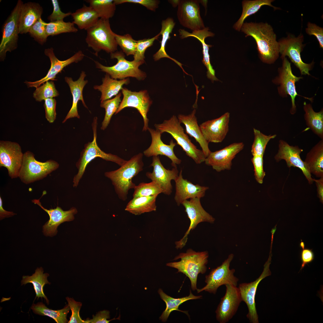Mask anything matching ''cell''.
Wrapping results in <instances>:
<instances>
[{"label": "cell", "mask_w": 323, "mask_h": 323, "mask_svg": "<svg viewBox=\"0 0 323 323\" xmlns=\"http://www.w3.org/2000/svg\"><path fill=\"white\" fill-rule=\"evenodd\" d=\"M143 155L141 153L135 155L118 169L104 173L111 180L119 199L123 201L127 199L129 191L136 185L132 182V178L143 170Z\"/></svg>", "instance_id": "obj_2"}, {"label": "cell", "mask_w": 323, "mask_h": 323, "mask_svg": "<svg viewBox=\"0 0 323 323\" xmlns=\"http://www.w3.org/2000/svg\"><path fill=\"white\" fill-rule=\"evenodd\" d=\"M45 54L49 58L51 65L47 75L39 80L34 82L25 81L28 88L39 87L42 84L49 80H56V76L61 73L66 66L74 63H77L83 58L84 55L83 52L79 51L70 58L64 60H59L55 56L52 48H47L44 51Z\"/></svg>", "instance_id": "obj_21"}, {"label": "cell", "mask_w": 323, "mask_h": 323, "mask_svg": "<svg viewBox=\"0 0 323 323\" xmlns=\"http://www.w3.org/2000/svg\"><path fill=\"white\" fill-rule=\"evenodd\" d=\"M303 35L300 34L295 37L289 35L286 38L280 40L278 42L279 52L283 59L288 56L291 61L299 69L302 75H310L309 71L311 69L314 63L310 64L304 63L302 60L301 53L304 45Z\"/></svg>", "instance_id": "obj_11"}, {"label": "cell", "mask_w": 323, "mask_h": 323, "mask_svg": "<svg viewBox=\"0 0 323 323\" xmlns=\"http://www.w3.org/2000/svg\"><path fill=\"white\" fill-rule=\"evenodd\" d=\"M116 5L126 2L133 3L141 4L147 9L153 11H155L158 7L159 1L155 0H114Z\"/></svg>", "instance_id": "obj_55"}, {"label": "cell", "mask_w": 323, "mask_h": 323, "mask_svg": "<svg viewBox=\"0 0 323 323\" xmlns=\"http://www.w3.org/2000/svg\"><path fill=\"white\" fill-rule=\"evenodd\" d=\"M59 166V164L53 160L44 162L38 161L33 153L27 151L24 153L19 177L23 183L28 184L43 179Z\"/></svg>", "instance_id": "obj_7"}, {"label": "cell", "mask_w": 323, "mask_h": 323, "mask_svg": "<svg viewBox=\"0 0 323 323\" xmlns=\"http://www.w3.org/2000/svg\"><path fill=\"white\" fill-rule=\"evenodd\" d=\"M44 270L42 267L37 268L35 270V272L31 276H23L21 281V285L31 283L33 284L34 290L36 294V297L38 299L39 297L44 298L46 300L48 305L49 304V300L45 295L43 290V287L46 284H50L51 283L48 281L47 278L49 276L48 273H43Z\"/></svg>", "instance_id": "obj_36"}, {"label": "cell", "mask_w": 323, "mask_h": 323, "mask_svg": "<svg viewBox=\"0 0 323 323\" xmlns=\"http://www.w3.org/2000/svg\"><path fill=\"white\" fill-rule=\"evenodd\" d=\"M59 95L54 82L48 81L36 88L33 93V97L36 101L41 102L47 98L57 97Z\"/></svg>", "instance_id": "obj_45"}, {"label": "cell", "mask_w": 323, "mask_h": 323, "mask_svg": "<svg viewBox=\"0 0 323 323\" xmlns=\"http://www.w3.org/2000/svg\"><path fill=\"white\" fill-rule=\"evenodd\" d=\"M160 35L159 33L151 39H145L137 41L136 51L134 55L135 61L139 62L144 60V53L147 49L153 45L154 41Z\"/></svg>", "instance_id": "obj_49"}, {"label": "cell", "mask_w": 323, "mask_h": 323, "mask_svg": "<svg viewBox=\"0 0 323 323\" xmlns=\"http://www.w3.org/2000/svg\"><path fill=\"white\" fill-rule=\"evenodd\" d=\"M39 200L40 199H35L32 200V202L38 205L49 215V220L42 227L43 233L46 236L51 237L55 235L57 232L58 227L64 222L73 220L74 215L77 212V209L74 207H72L67 211H64L58 206L55 208L47 209L42 205Z\"/></svg>", "instance_id": "obj_22"}, {"label": "cell", "mask_w": 323, "mask_h": 323, "mask_svg": "<svg viewBox=\"0 0 323 323\" xmlns=\"http://www.w3.org/2000/svg\"><path fill=\"white\" fill-rule=\"evenodd\" d=\"M158 196L133 197L127 204L125 210L135 215L155 211Z\"/></svg>", "instance_id": "obj_35"}, {"label": "cell", "mask_w": 323, "mask_h": 323, "mask_svg": "<svg viewBox=\"0 0 323 323\" xmlns=\"http://www.w3.org/2000/svg\"><path fill=\"white\" fill-rule=\"evenodd\" d=\"M134 189L133 197L158 195L162 193L159 185L152 181L148 183H140L138 185H136Z\"/></svg>", "instance_id": "obj_46"}, {"label": "cell", "mask_w": 323, "mask_h": 323, "mask_svg": "<svg viewBox=\"0 0 323 323\" xmlns=\"http://www.w3.org/2000/svg\"><path fill=\"white\" fill-rule=\"evenodd\" d=\"M24 153L17 143L7 141H0V167L6 168L12 179L19 177Z\"/></svg>", "instance_id": "obj_13"}, {"label": "cell", "mask_w": 323, "mask_h": 323, "mask_svg": "<svg viewBox=\"0 0 323 323\" xmlns=\"http://www.w3.org/2000/svg\"><path fill=\"white\" fill-rule=\"evenodd\" d=\"M46 30L48 36L63 33H76L78 31L73 22H65L63 20L46 22Z\"/></svg>", "instance_id": "obj_44"}, {"label": "cell", "mask_w": 323, "mask_h": 323, "mask_svg": "<svg viewBox=\"0 0 323 323\" xmlns=\"http://www.w3.org/2000/svg\"><path fill=\"white\" fill-rule=\"evenodd\" d=\"M200 199L198 198H192L185 200L182 203L185 208L190 224L183 238L176 243L177 249H181L185 246L191 231L194 229L198 224L205 222L213 223L215 221V219L203 208Z\"/></svg>", "instance_id": "obj_16"}, {"label": "cell", "mask_w": 323, "mask_h": 323, "mask_svg": "<svg viewBox=\"0 0 323 323\" xmlns=\"http://www.w3.org/2000/svg\"><path fill=\"white\" fill-rule=\"evenodd\" d=\"M66 299L72 313L70 320L68 323H86V321L82 319L80 315L79 312L82 305V303L77 301L73 298L68 297L66 298Z\"/></svg>", "instance_id": "obj_50"}, {"label": "cell", "mask_w": 323, "mask_h": 323, "mask_svg": "<svg viewBox=\"0 0 323 323\" xmlns=\"http://www.w3.org/2000/svg\"><path fill=\"white\" fill-rule=\"evenodd\" d=\"M181 170L175 182L176 193L174 199L178 205L185 200L195 198H201L205 195L208 187L194 185L186 179H184Z\"/></svg>", "instance_id": "obj_26"}, {"label": "cell", "mask_w": 323, "mask_h": 323, "mask_svg": "<svg viewBox=\"0 0 323 323\" xmlns=\"http://www.w3.org/2000/svg\"><path fill=\"white\" fill-rule=\"evenodd\" d=\"M234 256L233 254L229 255L221 265L212 269L209 274L205 276L206 285L201 289H197V293L204 291L215 294L218 288L222 285L229 284L237 286L239 279L234 275L235 270L229 268Z\"/></svg>", "instance_id": "obj_10"}, {"label": "cell", "mask_w": 323, "mask_h": 323, "mask_svg": "<svg viewBox=\"0 0 323 323\" xmlns=\"http://www.w3.org/2000/svg\"><path fill=\"white\" fill-rule=\"evenodd\" d=\"M251 161L254 166L255 178L258 182L261 184L265 176L263 169V156H253Z\"/></svg>", "instance_id": "obj_51"}, {"label": "cell", "mask_w": 323, "mask_h": 323, "mask_svg": "<svg viewBox=\"0 0 323 323\" xmlns=\"http://www.w3.org/2000/svg\"><path fill=\"white\" fill-rule=\"evenodd\" d=\"M230 114L226 112L220 117L208 120L199 125L202 134L209 143L222 142L229 131Z\"/></svg>", "instance_id": "obj_24"}, {"label": "cell", "mask_w": 323, "mask_h": 323, "mask_svg": "<svg viewBox=\"0 0 323 323\" xmlns=\"http://www.w3.org/2000/svg\"><path fill=\"white\" fill-rule=\"evenodd\" d=\"M304 162L311 174L318 177H323V139L307 154Z\"/></svg>", "instance_id": "obj_31"}, {"label": "cell", "mask_w": 323, "mask_h": 323, "mask_svg": "<svg viewBox=\"0 0 323 323\" xmlns=\"http://www.w3.org/2000/svg\"><path fill=\"white\" fill-rule=\"evenodd\" d=\"M304 118L307 126L321 139H323V110L315 112L310 104L304 103Z\"/></svg>", "instance_id": "obj_39"}, {"label": "cell", "mask_w": 323, "mask_h": 323, "mask_svg": "<svg viewBox=\"0 0 323 323\" xmlns=\"http://www.w3.org/2000/svg\"><path fill=\"white\" fill-rule=\"evenodd\" d=\"M51 1L53 7V11L48 17L50 22L63 20L65 17L71 15L70 12L65 13L62 11L57 0H52Z\"/></svg>", "instance_id": "obj_54"}, {"label": "cell", "mask_w": 323, "mask_h": 323, "mask_svg": "<svg viewBox=\"0 0 323 323\" xmlns=\"http://www.w3.org/2000/svg\"><path fill=\"white\" fill-rule=\"evenodd\" d=\"M115 39L118 45L127 55L135 54L137 41L134 39L129 34L121 35L115 33Z\"/></svg>", "instance_id": "obj_47"}, {"label": "cell", "mask_w": 323, "mask_h": 323, "mask_svg": "<svg viewBox=\"0 0 323 323\" xmlns=\"http://www.w3.org/2000/svg\"><path fill=\"white\" fill-rule=\"evenodd\" d=\"M112 59H116L117 62L111 66H104L98 61H95L96 67L109 74L111 78L122 80L128 77H135L139 80H144L146 73L139 68L144 61L136 62L126 60L125 56L121 51H116L110 54Z\"/></svg>", "instance_id": "obj_8"}, {"label": "cell", "mask_w": 323, "mask_h": 323, "mask_svg": "<svg viewBox=\"0 0 323 323\" xmlns=\"http://www.w3.org/2000/svg\"><path fill=\"white\" fill-rule=\"evenodd\" d=\"M209 30L208 28L205 27L202 30L194 31L191 33H189L184 29H180L179 32L181 39L193 37L196 38L201 43L203 54L202 62L207 69V76L208 78L213 83L214 81H219V80L215 76V70L210 63L209 53V48L212 47V45L207 44L205 42V39L206 38L213 37L214 35V33Z\"/></svg>", "instance_id": "obj_27"}, {"label": "cell", "mask_w": 323, "mask_h": 323, "mask_svg": "<svg viewBox=\"0 0 323 323\" xmlns=\"http://www.w3.org/2000/svg\"><path fill=\"white\" fill-rule=\"evenodd\" d=\"M23 4L21 0H18L16 5L3 25L0 43L1 61L5 59L7 52H11L17 47L19 33V18Z\"/></svg>", "instance_id": "obj_9"}, {"label": "cell", "mask_w": 323, "mask_h": 323, "mask_svg": "<svg viewBox=\"0 0 323 323\" xmlns=\"http://www.w3.org/2000/svg\"><path fill=\"white\" fill-rule=\"evenodd\" d=\"M179 0H170V2L171 3L172 6L174 7H176L177 5H178Z\"/></svg>", "instance_id": "obj_60"}, {"label": "cell", "mask_w": 323, "mask_h": 323, "mask_svg": "<svg viewBox=\"0 0 323 323\" xmlns=\"http://www.w3.org/2000/svg\"><path fill=\"white\" fill-rule=\"evenodd\" d=\"M307 34L314 35L318 40L320 48H323V28L315 24L308 22L305 29Z\"/></svg>", "instance_id": "obj_53"}, {"label": "cell", "mask_w": 323, "mask_h": 323, "mask_svg": "<svg viewBox=\"0 0 323 323\" xmlns=\"http://www.w3.org/2000/svg\"><path fill=\"white\" fill-rule=\"evenodd\" d=\"M225 286L226 293L215 311L216 319L220 323L228 322L235 314L242 301L238 287L229 284Z\"/></svg>", "instance_id": "obj_18"}, {"label": "cell", "mask_w": 323, "mask_h": 323, "mask_svg": "<svg viewBox=\"0 0 323 323\" xmlns=\"http://www.w3.org/2000/svg\"><path fill=\"white\" fill-rule=\"evenodd\" d=\"M97 125V118L95 117L94 118L92 123L93 140L85 144L84 149L80 153L79 159L76 164L78 172L73 178L74 187L78 186L88 164L96 158L99 157L106 161L114 162L121 166L127 161L117 155L106 153L99 147L96 141Z\"/></svg>", "instance_id": "obj_4"}, {"label": "cell", "mask_w": 323, "mask_h": 323, "mask_svg": "<svg viewBox=\"0 0 323 323\" xmlns=\"http://www.w3.org/2000/svg\"><path fill=\"white\" fill-rule=\"evenodd\" d=\"M158 292L161 298L165 302L166 305L165 309L159 317L160 320L163 322H166L171 313L174 310L179 311L184 313L189 317L188 311L179 310V306L186 301L200 299L202 297L201 295L196 296L194 295L191 290L188 296L178 298H173L167 295L161 289L159 290Z\"/></svg>", "instance_id": "obj_33"}, {"label": "cell", "mask_w": 323, "mask_h": 323, "mask_svg": "<svg viewBox=\"0 0 323 323\" xmlns=\"http://www.w3.org/2000/svg\"><path fill=\"white\" fill-rule=\"evenodd\" d=\"M31 308L34 313L41 316H48L52 318L57 323H66L68 321L67 319L70 308L67 305L62 309L54 310L50 309L42 302L33 303Z\"/></svg>", "instance_id": "obj_40"}, {"label": "cell", "mask_w": 323, "mask_h": 323, "mask_svg": "<svg viewBox=\"0 0 323 323\" xmlns=\"http://www.w3.org/2000/svg\"><path fill=\"white\" fill-rule=\"evenodd\" d=\"M179 120L173 115L170 119L165 120L161 124H155L154 126L162 134L164 132L170 134L180 146L186 155L192 158L197 164L205 162L206 157L202 150L198 149L184 132V129Z\"/></svg>", "instance_id": "obj_5"}, {"label": "cell", "mask_w": 323, "mask_h": 323, "mask_svg": "<svg viewBox=\"0 0 323 323\" xmlns=\"http://www.w3.org/2000/svg\"><path fill=\"white\" fill-rule=\"evenodd\" d=\"M254 138L252 146L251 152L252 156H263L267 144L270 140L274 138L276 135H265L259 130L253 129Z\"/></svg>", "instance_id": "obj_43"}, {"label": "cell", "mask_w": 323, "mask_h": 323, "mask_svg": "<svg viewBox=\"0 0 323 323\" xmlns=\"http://www.w3.org/2000/svg\"><path fill=\"white\" fill-rule=\"evenodd\" d=\"M44 101V107L45 111V118L49 123H53L56 118V100L54 98H48Z\"/></svg>", "instance_id": "obj_52"}, {"label": "cell", "mask_w": 323, "mask_h": 323, "mask_svg": "<svg viewBox=\"0 0 323 323\" xmlns=\"http://www.w3.org/2000/svg\"><path fill=\"white\" fill-rule=\"evenodd\" d=\"M148 130L151 135L152 142L149 147L144 151V155L147 157L159 155L165 156L171 160V165L173 167H176V165L180 164L181 160L176 156L173 151L176 143L172 139L169 144H166L162 141V134L159 130L150 128Z\"/></svg>", "instance_id": "obj_25"}, {"label": "cell", "mask_w": 323, "mask_h": 323, "mask_svg": "<svg viewBox=\"0 0 323 323\" xmlns=\"http://www.w3.org/2000/svg\"><path fill=\"white\" fill-rule=\"evenodd\" d=\"M86 42L97 56L102 50L108 53L117 50V43L115 34L110 27L109 19L100 18L96 23L87 30Z\"/></svg>", "instance_id": "obj_6"}, {"label": "cell", "mask_w": 323, "mask_h": 323, "mask_svg": "<svg viewBox=\"0 0 323 323\" xmlns=\"http://www.w3.org/2000/svg\"><path fill=\"white\" fill-rule=\"evenodd\" d=\"M300 252V258L301 262V270L305 265L311 262L314 258V254L312 249L305 248H301Z\"/></svg>", "instance_id": "obj_57"}, {"label": "cell", "mask_w": 323, "mask_h": 323, "mask_svg": "<svg viewBox=\"0 0 323 323\" xmlns=\"http://www.w3.org/2000/svg\"><path fill=\"white\" fill-rule=\"evenodd\" d=\"M196 110L194 109L190 114L185 115L179 114L178 118L179 122L185 126V132L191 137H193L198 142L204 152L206 157L211 152L208 147L209 143L204 137L199 126L195 116Z\"/></svg>", "instance_id": "obj_29"}, {"label": "cell", "mask_w": 323, "mask_h": 323, "mask_svg": "<svg viewBox=\"0 0 323 323\" xmlns=\"http://www.w3.org/2000/svg\"><path fill=\"white\" fill-rule=\"evenodd\" d=\"M73 22L80 29L87 30L95 25L100 18L95 10L91 7L84 4L71 15Z\"/></svg>", "instance_id": "obj_34"}, {"label": "cell", "mask_w": 323, "mask_h": 323, "mask_svg": "<svg viewBox=\"0 0 323 323\" xmlns=\"http://www.w3.org/2000/svg\"><path fill=\"white\" fill-rule=\"evenodd\" d=\"M46 22L40 18L31 27L28 32L41 45L46 42L48 36L46 32Z\"/></svg>", "instance_id": "obj_48"}, {"label": "cell", "mask_w": 323, "mask_h": 323, "mask_svg": "<svg viewBox=\"0 0 323 323\" xmlns=\"http://www.w3.org/2000/svg\"><path fill=\"white\" fill-rule=\"evenodd\" d=\"M244 146L242 142L234 143L220 150L211 152L206 157L205 163L211 166L218 172L230 170L231 168L232 160L243 149Z\"/></svg>", "instance_id": "obj_20"}, {"label": "cell", "mask_w": 323, "mask_h": 323, "mask_svg": "<svg viewBox=\"0 0 323 323\" xmlns=\"http://www.w3.org/2000/svg\"><path fill=\"white\" fill-rule=\"evenodd\" d=\"M175 25V23L173 19L171 18H168L162 21V29L159 33L160 35H162V39L160 42V48L158 51L153 55V58L155 61H157L162 58H168L178 65L182 68L183 72L188 74L183 69L182 66V64L175 59L170 57L167 54L165 51L166 44L168 40L170 38V34L172 32Z\"/></svg>", "instance_id": "obj_37"}, {"label": "cell", "mask_w": 323, "mask_h": 323, "mask_svg": "<svg viewBox=\"0 0 323 323\" xmlns=\"http://www.w3.org/2000/svg\"><path fill=\"white\" fill-rule=\"evenodd\" d=\"M208 257L207 251L196 252L189 249L185 253H180L173 259H180V261L168 263L166 265L177 269V272H181L188 277L191 281V289L195 291L197 289L198 275L204 274L206 271Z\"/></svg>", "instance_id": "obj_3"}, {"label": "cell", "mask_w": 323, "mask_h": 323, "mask_svg": "<svg viewBox=\"0 0 323 323\" xmlns=\"http://www.w3.org/2000/svg\"><path fill=\"white\" fill-rule=\"evenodd\" d=\"M102 83L100 85H95L94 88L101 92V102L109 99L113 96L117 95L121 90L123 89L124 85L128 84L129 82V78L117 80L110 77L106 74L102 78Z\"/></svg>", "instance_id": "obj_32"}, {"label": "cell", "mask_w": 323, "mask_h": 323, "mask_svg": "<svg viewBox=\"0 0 323 323\" xmlns=\"http://www.w3.org/2000/svg\"><path fill=\"white\" fill-rule=\"evenodd\" d=\"M240 30L255 40L259 57L263 63H273L278 57V42L272 27L267 23L245 22Z\"/></svg>", "instance_id": "obj_1"}, {"label": "cell", "mask_w": 323, "mask_h": 323, "mask_svg": "<svg viewBox=\"0 0 323 323\" xmlns=\"http://www.w3.org/2000/svg\"><path fill=\"white\" fill-rule=\"evenodd\" d=\"M272 256L271 250L268 259L264 265L263 271L258 278L250 283H241L238 287L242 301L246 303L248 308V312L246 317L251 323H259L258 316L256 307L255 296L259 283L263 279L271 274L269 266Z\"/></svg>", "instance_id": "obj_12"}, {"label": "cell", "mask_w": 323, "mask_h": 323, "mask_svg": "<svg viewBox=\"0 0 323 323\" xmlns=\"http://www.w3.org/2000/svg\"><path fill=\"white\" fill-rule=\"evenodd\" d=\"M315 181L317 188V196L320 199V202L323 203V177L320 178L319 179H313Z\"/></svg>", "instance_id": "obj_58"}, {"label": "cell", "mask_w": 323, "mask_h": 323, "mask_svg": "<svg viewBox=\"0 0 323 323\" xmlns=\"http://www.w3.org/2000/svg\"><path fill=\"white\" fill-rule=\"evenodd\" d=\"M303 150L298 146H291L283 140L279 141L278 150L275 156V159L278 162L284 160L289 167H296L300 169L310 184L313 182L307 166L304 161L301 159L300 154Z\"/></svg>", "instance_id": "obj_19"}, {"label": "cell", "mask_w": 323, "mask_h": 323, "mask_svg": "<svg viewBox=\"0 0 323 323\" xmlns=\"http://www.w3.org/2000/svg\"><path fill=\"white\" fill-rule=\"evenodd\" d=\"M121 91L123 98L115 114L126 107L136 108L143 118L144 125L143 131H146L149 128V119L147 114L152 103L147 91L144 90L139 92H132L127 89L123 88Z\"/></svg>", "instance_id": "obj_15"}, {"label": "cell", "mask_w": 323, "mask_h": 323, "mask_svg": "<svg viewBox=\"0 0 323 323\" xmlns=\"http://www.w3.org/2000/svg\"><path fill=\"white\" fill-rule=\"evenodd\" d=\"M16 214L12 211H6L3 207L2 200L0 196V219L2 220L5 218H8L16 215Z\"/></svg>", "instance_id": "obj_59"}, {"label": "cell", "mask_w": 323, "mask_h": 323, "mask_svg": "<svg viewBox=\"0 0 323 323\" xmlns=\"http://www.w3.org/2000/svg\"><path fill=\"white\" fill-rule=\"evenodd\" d=\"M282 59V65L278 69V76L273 81L274 83L279 85L278 91L280 95L283 97H286L288 95L290 97L292 107L290 112L293 115L296 110L295 99L297 96L299 95L296 92L295 83L302 77H296L293 74L290 63L286 57H284Z\"/></svg>", "instance_id": "obj_14"}, {"label": "cell", "mask_w": 323, "mask_h": 323, "mask_svg": "<svg viewBox=\"0 0 323 323\" xmlns=\"http://www.w3.org/2000/svg\"><path fill=\"white\" fill-rule=\"evenodd\" d=\"M86 75L85 71H82L78 79L74 81L72 78L66 77L65 81L69 87L73 97L72 106L62 122L64 123L68 119L74 118H80V116L77 111V104L78 101L81 100L83 106L88 109L86 106L83 97V88L87 83V80H84Z\"/></svg>", "instance_id": "obj_28"}, {"label": "cell", "mask_w": 323, "mask_h": 323, "mask_svg": "<svg viewBox=\"0 0 323 323\" xmlns=\"http://www.w3.org/2000/svg\"><path fill=\"white\" fill-rule=\"evenodd\" d=\"M89 6L97 14L100 18L109 19L112 17L116 9L113 0H89L86 1Z\"/></svg>", "instance_id": "obj_41"}, {"label": "cell", "mask_w": 323, "mask_h": 323, "mask_svg": "<svg viewBox=\"0 0 323 323\" xmlns=\"http://www.w3.org/2000/svg\"><path fill=\"white\" fill-rule=\"evenodd\" d=\"M110 312L107 310H103L99 312L95 316L93 315V318L85 320L86 323H108L113 320L120 319V316L117 319L114 318L110 320L108 319L110 318Z\"/></svg>", "instance_id": "obj_56"}, {"label": "cell", "mask_w": 323, "mask_h": 323, "mask_svg": "<svg viewBox=\"0 0 323 323\" xmlns=\"http://www.w3.org/2000/svg\"><path fill=\"white\" fill-rule=\"evenodd\" d=\"M177 16L180 24L193 31L205 28L200 14L199 1L196 0H179Z\"/></svg>", "instance_id": "obj_17"}, {"label": "cell", "mask_w": 323, "mask_h": 323, "mask_svg": "<svg viewBox=\"0 0 323 323\" xmlns=\"http://www.w3.org/2000/svg\"><path fill=\"white\" fill-rule=\"evenodd\" d=\"M121 94L119 93L115 97L101 102L100 106L105 109V114L103 121L101 129L104 130L110 123L111 118L114 113H115L121 102Z\"/></svg>", "instance_id": "obj_42"}, {"label": "cell", "mask_w": 323, "mask_h": 323, "mask_svg": "<svg viewBox=\"0 0 323 323\" xmlns=\"http://www.w3.org/2000/svg\"><path fill=\"white\" fill-rule=\"evenodd\" d=\"M42 7L38 3L28 2L23 4L19 18V33H28L31 27L40 18Z\"/></svg>", "instance_id": "obj_30"}, {"label": "cell", "mask_w": 323, "mask_h": 323, "mask_svg": "<svg viewBox=\"0 0 323 323\" xmlns=\"http://www.w3.org/2000/svg\"><path fill=\"white\" fill-rule=\"evenodd\" d=\"M299 246L301 248L305 247V244L301 240V242L299 244Z\"/></svg>", "instance_id": "obj_61"}, {"label": "cell", "mask_w": 323, "mask_h": 323, "mask_svg": "<svg viewBox=\"0 0 323 323\" xmlns=\"http://www.w3.org/2000/svg\"><path fill=\"white\" fill-rule=\"evenodd\" d=\"M273 0H243L242 1V12L238 21L234 25L233 28L240 31L244 23L245 20L249 16L257 12L261 7L264 5H268L273 8L275 10L278 8L273 6L271 3Z\"/></svg>", "instance_id": "obj_38"}, {"label": "cell", "mask_w": 323, "mask_h": 323, "mask_svg": "<svg viewBox=\"0 0 323 323\" xmlns=\"http://www.w3.org/2000/svg\"><path fill=\"white\" fill-rule=\"evenodd\" d=\"M150 166L153 168L152 172H147V177L159 185L162 193L169 195L172 191L171 184L172 180H175L178 176L177 167L171 170L167 169L162 164L159 156H153Z\"/></svg>", "instance_id": "obj_23"}]
</instances>
